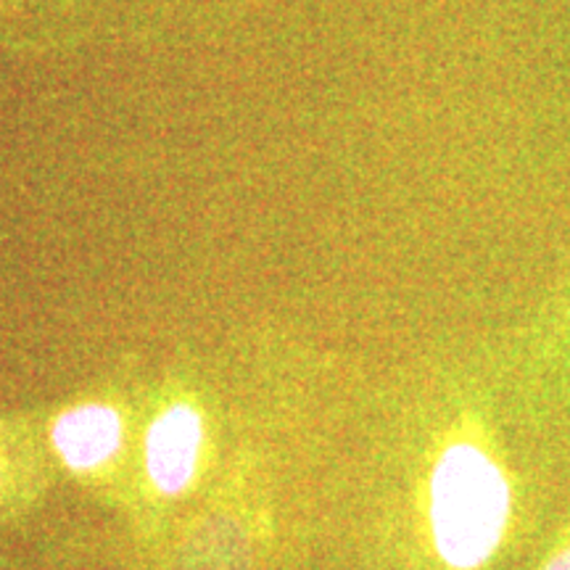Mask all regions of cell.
Wrapping results in <instances>:
<instances>
[{
    "label": "cell",
    "mask_w": 570,
    "mask_h": 570,
    "mask_svg": "<svg viewBox=\"0 0 570 570\" xmlns=\"http://www.w3.org/2000/svg\"><path fill=\"white\" fill-rule=\"evenodd\" d=\"M512 489L487 446L452 441L431 473V533L439 558L454 570H479L502 547Z\"/></svg>",
    "instance_id": "6da1fadb"
},
{
    "label": "cell",
    "mask_w": 570,
    "mask_h": 570,
    "mask_svg": "<svg viewBox=\"0 0 570 570\" xmlns=\"http://www.w3.org/2000/svg\"><path fill=\"white\" fill-rule=\"evenodd\" d=\"M204 423L190 404H173L154 420L146 439V465L161 494H183L196 475Z\"/></svg>",
    "instance_id": "7a4b0ae2"
},
{
    "label": "cell",
    "mask_w": 570,
    "mask_h": 570,
    "mask_svg": "<svg viewBox=\"0 0 570 570\" xmlns=\"http://www.w3.org/2000/svg\"><path fill=\"white\" fill-rule=\"evenodd\" d=\"M53 446L71 470H96L122 449V417L106 404L67 410L53 423Z\"/></svg>",
    "instance_id": "3957f363"
},
{
    "label": "cell",
    "mask_w": 570,
    "mask_h": 570,
    "mask_svg": "<svg viewBox=\"0 0 570 570\" xmlns=\"http://www.w3.org/2000/svg\"><path fill=\"white\" fill-rule=\"evenodd\" d=\"M541 570H570V529L560 544L554 547L550 558H547L544 566H541Z\"/></svg>",
    "instance_id": "277c9868"
}]
</instances>
